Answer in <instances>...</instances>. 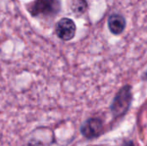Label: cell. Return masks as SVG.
<instances>
[{"instance_id": "1", "label": "cell", "mask_w": 147, "mask_h": 146, "mask_svg": "<svg viewBox=\"0 0 147 146\" xmlns=\"http://www.w3.org/2000/svg\"><path fill=\"white\" fill-rule=\"evenodd\" d=\"M60 9L59 0H34L28 7L33 16H50L56 15Z\"/></svg>"}, {"instance_id": "2", "label": "cell", "mask_w": 147, "mask_h": 146, "mask_svg": "<svg viewBox=\"0 0 147 146\" xmlns=\"http://www.w3.org/2000/svg\"><path fill=\"white\" fill-rule=\"evenodd\" d=\"M132 101L131 89L129 86H126L116 95L112 106L111 110L115 117L123 115L129 108Z\"/></svg>"}, {"instance_id": "3", "label": "cell", "mask_w": 147, "mask_h": 146, "mask_svg": "<svg viewBox=\"0 0 147 146\" xmlns=\"http://www.w3.org/2000/svg\"><path fill=\"white\" fill-rule=\"evenodd\" d=\"M55 32L59 39L63 40H70L75 36L76 25L71 19L62 18L56 24Z\"/></svg>"}, {"instance_id": "4", "label": "cell", "mask_w": 147, "mask_h": 146, "mask_svg": "<svg viewBox=\"0 0 147 146\" xmlns=\"http://www.w3.org/2000/svg\"><path fill=\"white\" fill-rule=\"evenodd\" d=\"M102 127V122L100 119L90 118L81 126V133L87 139H93L100 135Z\"/></svg>"}, {"instance_id": "5", "label": "cell", "mask_w": 147, "mask_h": 146, "mask_svg": "<svg viewBox=\"0 0 147 146\" xmlns=\"http://www.w3.org/2000/svg\"><path fill=\"white\" fill-rule=\"evenodd\" d=\"M108 25L110 31L113 34H120L121 33L123 32L126 27V20L122 15L118 14H114L109 16Z\"/></svg>"}, {"instance_id": "6", "label": "cell", "mask_w": 147, "mask_h": 146, "mask_svg": "<svg viewBox=\"0 0 147 146\" xmlns=\"http://www.w3.org/2000/svg\"><path fill=\"white\" fill-rule=\"evenodd\" d=\"M87 3L84 0H74L71 5V9L75 14H82L85 11Z\"/></svg>"}]
</instances>
